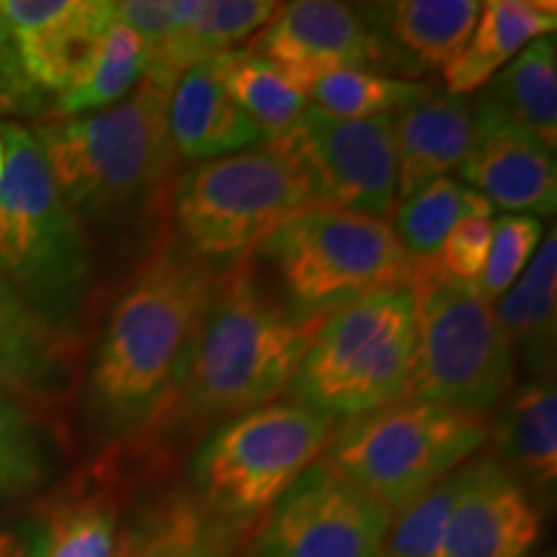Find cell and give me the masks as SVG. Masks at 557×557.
I'll return each mask as SVG.
<instances>
[{
    "label": "cell",
    "instance_id": "37",
    "mask_svg": "<svg viewBox=\"0 0 557 557\" xmlns=\"http://www.w3.org/2000/svg\"><path fill=\"white\" fill-rule=\"evenodd\" d=\"M3 165H5V148H3V137H0V176H3Z\"/></svg>",
    "mask_w": 557,
    "mask_h": 557
},
{
    "label": "cell",
    "instance_id": "38",
    "mask_svg": "<svg viewBox=\"0 0 557 557\" xmlns=\"http://www.w3.org/2000/svg\"><path fill=\"white\" fill-rule=\"evenodd\" d=\"M545 557H555V555H553V553H549V555H545Z\"/></svg>",
    "mask_w": 557,
    "mask_h": 557
},
{
    "label": "cell",
    "instance_id": "3",
    "mask_svg": "<svg viewBox=\"0 0 557 557\" xmlns=\"http://www.w3.org/2000/svg\"><path fill=\"white\" fill-rule=\"evenodd\" d=\"M173 86L145 75L114 107L32 129L75 218L109 225L135 218L165 191L176 165L169 132Z\"/></svg>",
    "mask_w": 557,
    "mask_h": 557
},
{
    "label": "cell",
    "instance_id": "24",
    "mask_svg": "<svg viewBox=\"0 0 557 557\" xmlns=\"http://www.w3.org/2000/svg\"><path fill=\"white\" fill-rule=\"evenodd\" d=\"M233 529L191 493H176L145 508L124 529L114 557H227Z\"/></svg>",
    "mask_w": 557,
    "mask_h": 557
},
{
    "label": "cell",
    "instance_id": "7",
    "mask_svg": "<svg viewBox=\"0 0 557 557\" xmlns=\"http://www.w3.org/2000/svg\"><path fill=\"white\" fill-rule=\"evenodd\" d=\"M416 344L410 287H389L333 310L305 354L292 395L299 406L351 418L403 400Z\"/></svg>",
    "mask_w": 557,
    "mask_h": 557
},
{
    "label": "cell",
    "instance_id": "10",
    "mask_svg": "<svg viewBox=\"0 0 557 557\" xmlns=\"http://www.w3.org/2000/svg\"><path fill=\"white\" fill-rule=\"evenodd\" d=\"M487 442L485 418L398 400L336 429L323 459L398 517Z\"/></svg>",
    "mask_w": 557,
    "mask_h": 557
},
{
    "label": "cell",
    "instance_id": "17",
    "mask_svg": "<svg viewBox=\"0 0 557 557\" xmlns=\"http://www.w3.org/2000/svg\"><path fill=\"white\" fill-rule=\"evenodd\" d=\"M480 0H398L359 5V13L377 39L382 60L418 75L444 67L462 50L475 29Z\"/></svg>",
    "mask_w": 557,
    "mask_h": 557
},
{
    "label": "cell",
    "instance_id": "15",
    "mask_svg": "<svg viewBox=\"0 0 557 557\" xmlns=\"http://www.w3.org/2000/svg\"><path fill=\"white\" fill-rule=\"evenodd\" d=\"M0 16L29 81L54 101L81 78L114 21L107 0H0Z\"/></svg>",
    "mask_w": 557,
    "mask_h": 557
},
{
    "label": "cell",
    "instance_id": "13",
    "mask_svg": "<svg viewBox=\"0 0 557 557\" xmlns=\"http://www.w3.org/2000/svg\"><path fill=\"white\" fill-rule=\"evenodd\" d=\"M248 52L305 96L325 75L382 62L377 39L359 5L354 9L331 0L282 3L276 16L250 41Z\"/></svg>",
    "mask_w": 557,
    "mask_h": 557
},
{
    "label": "cell",
    "instance_id": "18",
    "mask_svg": "<svg viewBox=\"0 0 557 557\" xmlns=\"http://www.w3.org/2000/svg\"><path fill=\"white\" fill-rule=\"evenodd\" d=\"M493 459L545 511L557 487V389L555 380H529L508 393L493 421Z\"/></svg>",
    "mask_w": 557,
    "mask_h": 557
},
{
    "label": "cell",
    "instance_id": "34",
    "mask_svg": "<svg viewBox=\"0 0 557 557\" xmlns=\"http://www.w3.org/2000/svg\"><path fill=\"white\" fill-rule=\"evenodd\" d=\"M493 240V218H468L457 222L438 248V263L449 276L478 282L483 274Z\"/></svg>",
    "mask_w": 557,
    "mask_h": 557
},
{
    "label": "cell",
    "instance_id": "8",
    "mask_svg": "<svg viewBox=\"0 0 557 557\" xmlns=\"http://www.w3.org/2000/svg\"><path fill=\"white\" fill-rule=\"evenodd\" d=\"M292 308L331 315L377 289L408 287L413 259L387 220L331 205L299 209L256 248Z\"/></svg>",
    "mask_w": 557,
    "mask_h": 557
},
{
    "label": "cell",
    "instance_id": "21",
    "mask_svg": "<svg viewBox=\"0 0 557 557\" xmlns=\"http://www.w3.org/2000/svg\"><path fill=\"white\" fill-rule=\"evenodd\" d=\"M557 26L555 3L534 0H487L465 47L442 67L449 96L468 99L498 75V70Z\"/></svg>",
    "mask_w": 557,
    "mask_h": 557
},
{
    "label": "cell",
    "instance_id": "26",
    "mask_svg": "<svg viewBox=\"0 0 557 557\" xmlns=\"http://www.w3.org/2000/svg\"><path fill=\"white\" fill-rule=\"evenodd\" d=\"M209 67L267 143H278L310 107L308 96L292 88L274 67L248 50L222 54L209 62Z\"/></svg>",
    "mask_w": 557,
    "mask_h": 557
},
{
    "label": "cell",
    "instance_id": "28",
    "mask_svg": "<svg viewBox=\"0 0 557 557\" xmlns=\"http://www.w3.org/2000/svg\"><path fill=\"white\" fill-rule=\"evenodd\" d=\"M148 54L143 39L120 21H111L99 50L90 58L78 81L58 96L54 111L60 116H78L83 111H103L127 99L145 78Z\"/></svg>",
    "mask_w": 557,
    "mask_h": 557
},
{
    "label": "cell",
    "instance_id": "33",
    "mask_svg": "<svg viewBox=\"0 0 557 557\" xmlns=\"http://www.w3.org/2000/svg\"><path fill=\"white\" fill-rule=\"evenodd\" d=\"M542 238H545V225L532 214H500L498 220H493L491 253L475 282L487 302L496 305L519 282L532 256L537 253Z\"/></svg>",
    "mask_w": 557,
    "mask_h": 557
},
{
    "label": "cell",
    "instance_id": "5",
    "mask_svg": "<svg viewBox=\"0 0 557 557\" xmlns=\"http://www.w3.org/2000/svg\"><path fill=\"white\" fill-rule=\"evenodd\" d=\"M416 344L403 400H423L483 418L508 398L517 357L496 305L475 282L449 276L434 259H413Z\"/></svg>",
    "mask_w": 557,
    "mask_h": 557
},
{
    "label": "cell",
    "instance_id": "2",
    "mask_svg": "<svg viewBox=\"0 0 557 557\" xmlns=\"http://www.w3.org/2000/svg\"><path fill=\"white\" fill-rule=\"evenodd\" d=\"M325 318L271 295L248 261L222 271L178 385L145 442L269 406L292 385Z\"/></svg>",
    "mask_w": 557,
    "mask_h": 557
},
{
    "label": "cell",
    "instance_id": "31",
    "mask_svg": "<svg viewBox=\"0 0 557 557\" xmlns=\"http://www.w3.org/2000/svg\"><path fill=\"white\" fill-rule=\"evenodd\" d=\"M120 506L111 487H90L62 498L45 519L47 557H114L120 540Z\"/></svg>",
    "mask_w": 557,
    "mask_h": 557
},
{
    "label": "cell",
    "instance_id": "14",
    "mask_svg": "<svg viewBox=\"0 0 557 557\" xmlns=\"http://www.w3.org/2000/svg\"><path fill=\"white\" fill-rule=\"evenodd\" d=\"M472 143L459 163L457 181L508 214H553L557 207L555 150L508 120L485 96L472 103Z\"/></svg>",
    "mask_w": 557,
    "mask_h": 557
},
{
    "label": "cell",
    "instance_id": "16",
    "mask_svg": "<svg viewBox=\"0 0 557 557\" xmlns=\"http://www.w3.org/2000/svg\"><path fill=\"white\" fill-rule=\"evenodd\" d=\"M545 529V511L491 455L478 457L470 491L451 513L436 557H527Z\"/></svg>",
    "mask_w": 557,
    "mask_h": 557
},
{
    "label": "cell",
    "instance_id": "23",
    "mask_svg": "<svg viewBox=\"0 0 557 557\" xmlns=\"http://www.w3.org/2000/svg\"><path fill=\"white\" fill-rule=\"evenodd\" d=\"M65 338L0 276V393L45 400L65 385Z\"/></svg>",
    "mask_w": 557,
    "mask_h": 557
},
{
    "label": "cell",
    "instance_id": "36",
    "mask_svg": "<svg viewBox=\"0 0 557 557\" xmlns=\"http://www.w3.org/2000/svg\"><path fill=\"white\" fill-rule=\"evenodd\" d=\"M50 534L45 519L24 517L0 529V557H47Z\"/></svg>",
    "mask_w": 557,
    "mask_h": 557
},
{
    "label": "cell",
    "instance_id": "4",
    "mask_svg": "<svg viewBox=\"0 0 557 557\" xmlns=\"http://www.w3.org/2000/svg\"><path fill=\"white\" fill-rule=\"evenodd\" d=\"M0 276L47 329L67 338L90 292V256L81 222L54 189L32 129L0 124Z\"/></svg>",
    "mask_w": 557,
    "mask_h": 557
},
{
    "label": "cell",
    "instance_id": "1",
    "mask_svg": "<svg viewBox=\"0 0 557 557\" xmlns=\"http://www.w3.org/2000/svg\"><path fill=\"white\" fill-rule=\"evenodd\" d=\"M222 271L160 246L111 308L86 389V421L103 444L145 442L169 406Z\"/></svg>",
    "mask_w": 557,
    "mask_h": 557
},
{
    "label": "cell",
    "instance_id": "19",
    "mask_svg": "<svg viewBox=\"0 0 557 557\" xmlns=\"http://www.w3.org/2000/svg\"><path fill=\"white\" fill-rule=\"evenodd\" d=\"M472 103L462 96H434L395 114L398 199L457 171L472 143Z\"/></svg>",
    "mask_w": 557,
    "mask_h": 557
},
{
    "label": "cell",
    "instance_id": "32",
    "mask_svg": "<svg viewBox=\"0 0 557 557\" xmlns=\"http://www.w3.org/2000/svg\"><path fill=\"white\" fill-rule=\"evenodd\" d=\"M52 470V447L34 416L0 393V496H21L45 483Z\"/></svg>",
    "mask_w": 557,
    "mask_h": 557
},
{
    "label": "cell",
    "instance_id": "9",
    "mask_svg": "<svg viewBox=\"0 0 557 557\" xmlns=\"http://www.w3.org/2000/svg\"><path fill=\"white\" fill-rule=\"evenodd\" d=\"M336 429L333 418L299 403H269L230 418L194 455L191 496L225 524H246L320 462Z\"/></svg>",
    "mask_w": 557,
    "mask_h": 557
},
{
    "label": "cell",
    "instance_id": "29",
    "mask_svg": "<svg viewBox=\"0 0 557 557\" xmlns=\"http://www.w3.org/2000/svg\"><path fill=\"white\" fill-rule=\"evenodd\" d=\"M431 88L416 81L380 75L372 70H338L312 83L310 107L336 120H372L382 114H398L413 103L429 99Z\"/></svg>",
    "mask_w": 557,
    "mask_h": 557
},
{
    "label": "cell",
    "instance_id": "27",
    "mask_svg": "<svg viewBox=\"0 0 557 557\" xmlns=\"http://www.w3.org/2000/svg\"><path fill=\"white\" fill-rule=\"evenodd\" d=\"M491 214L493 207L478 191L444 176L400 199L389 212V227L410 259H434L457 222Z\"/></svg>",
    "mask_w": 557,
    "mask_h": 557
},
{
    "label": "cell",
    "instance_id": "35",
    "mask_svg": "<svg viewBox=\"0 0 557 557\" xmlns=\"http://www.w3.org/2000/svg\"><path fill=\"white\" fill-rule=\"evenodd\" d=\"M45 103L47 96H41L26 75L11 26L0 16V111L34 114L45 109Z\"/></svg>",
    "mask_w": 557,
    "mask_h": 557
},
{
    "label": "cell",
    "instance_id": "25",
    "mask_svg": "<svg viewBox=\"0 0 557 557\" xmlns=\"http://www.w3.org/2000/svg\"><path fill=\"white\" fill-rule=\"evenodd\" d=\"M485 99L549 150L557 145V45L555 34L527 45L506 73L487 83Z\"/></svg>",
    "mask_w": 557,
    "mask_h": 557
},
{
    "label": "cell",
    "instance_id": "30",
    "mask_svg": "<svg viewBox=\"0 0 557 557\" xmlns=\"http://www.w3.org/2000/svg\"><path fill=\"white\" fill-rule=\"evenodd\" d=\"M475 472L478 457L459 465L455 472H449L408 508H403L389 524L382 557H436L451 513L457 511L459 500L470 491Z\"/></svg>",
    "mask_w": 557,
    "mask_h": 557
},
{
    "label": "cell",
    "instance_id": "6",
    "mask_svg": "<svg viewBox=\"0 0 557 557\" xmlns=\"http://www.w3.org/2000/svg\"><path fill=\"white\" fill-rule=\"evenodd\" d=\"M315 201L308 176L276 145L205 160L173 186L176 243L207 267L233 269Z\"/></svg>",
    "mask_w": 557,
    "mask_h": 557
},
{
    "label": "cell",
    "instance_id": "20",
    "mask_svg": "<svg viewBox=\"0 0 557 557\" xmlns=\"http://www.w3.org/2000/svg\"><path fill=\"white\" fill-rule=\"evenodd\" d=\"M169 132L173 150L186 160L225 158L261 139L259 127L214 78L209 62L189 67L173 86Z\"/></svg>",
    "mask_w": 557,
    "mask_h": 557
},
{
    "label": "cell",
    "instance_id": "22",
    "mask_svg": "<svg viewBox=\"0 0 557 557\" xmlns=\"http://www.w3.org/2000/svg\"><path fill=\"white\" fill-rule=\"evenodd\" d=\"M496 315L513 357L532 380H555L557 351V235L540 243L519 282L498 299Z\"/></svg>",
    "mask_w": 557,
    "mask_h": 557
},
{
    "label": "cell",
    "instance_id": "11",
    "mask_svg": "<svg viewBox=\"0 0 557 557\" xmlns=\"http://www.w3.org/2000/svg\"><path fill=\"white\" fill-rule=\"evenodd\" d=\"M308 176L320 205L385 220L398 205L395 114L336 120L315 107L278 143Z\"/></svg>",
    "mask_w": 557,
    "mask_h": 557
},
{
    "label": "cell",
    "instance_id": "12",
    "mask_svg": "<svg viewBox=\"0 0 557 557\" xmlns=\"http://www.w3.org/2000/svg\"><path fill=\"white\" fill-rule=\"evenodd\" d=\"M393 519L320 459L271 508L256 557H382Z\"/></svg>",
    "mask_w": 557,
    "mask_h": 557
}]
</instances>
